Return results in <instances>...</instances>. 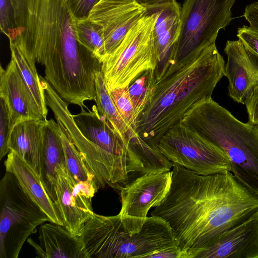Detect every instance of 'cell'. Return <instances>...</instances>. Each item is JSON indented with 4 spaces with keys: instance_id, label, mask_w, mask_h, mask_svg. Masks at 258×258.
Segmentation results:
<instances>
[{
    "instance_id": "484cf974",
    "label": "cell",
    "mask_w": 258,
    "mask_h": 258,
    "mask_svg": "<svg viewBox=\"0 0 258 258\" xmlns=\"http://www.w3.org/2000/svg\"><path fill=\"white\" fill-rule=\"evenodd\" d=\"M109 93L121 116L132 133V139L131 142L137 139V135L134 130L135 124L134 109L129 95L128 86L115 88L109 91Z\"/></svg>"
},
{
    "instance_id": "7a4b0ae2",
    "label": "cell",
    "mask_w": 258,
    "mask_h": 258,
    "mask_svg": "<svg viewBox=\"0 0 258 258\" xmlns=\"http://www.w3.org/2000/svg\"><path fill=\"white\" fill-rule=\"evenodd\" d=\"M225 76V63L215 43L155 70L150 97L135 121L137 138L157 149L162 136L197 102L212 97Z\"/></svg>"
},
{
    "instance_id": "d4e9b609",
    "label": "cell",
    "mask_w": 258,
    "mask_h": 258,
    "mask_svg": "<svg viewBox=\"0 0 258 258\" xmlns=\"http://www.w3.org/2000/svg\"><path fill=\"white\" fill-rule=\"evenodd\" d=\"M155 78V70H149L143 73L128 86L129 95L134 106L135 121L150 97Z\"/></svg>"
},
{
    "instance_id": "cb8c5ba5",
    "label": "cell",
    "mask_w": 258,
    "mask_h": 258,
    "mask_svg": "<svg viewBox=\"0 0 258 258\" xmlns=\"http://www.w3.org/2000/svg\"><path fill=\"white\" fill-rule=\"evenodd\" d=\"M76 30L78 40L102 61L106 53L101 27L89 18L76 20Z\"/></svg>"
},
{
    "instance_id": "6da1fadb",
    "label": "cell",
    "mask_w": 258,
    "mask_h": 258,
    "mask_svg": "<svg viewBox=\"0 0 258 258\" xmlns=\"http://www.w3.org/2000/svg\"><path fill=\"white\" fill-rule=\"evenodd\" d=\"M172 168L170 189L150 215L169 224L184 258L258 214V197L231 172L203 175Z\"/></svg>"
},
{
    "instance_id": "e0dca14e",
    "label": "cell",
    "mask_w": 258,
    "mask_h": 258,
    "mask_svg": "<svg viewBox=\"0 0 258 258\" xmlns=\"http://www.w3.org/2000/svg\"><path fill=\"white\" fill-rule=\"evenodd\" d=\"M40 245L32 239L37 257L47 258H85L80 237L74 235L64 226L49 222L38 229Z\"/></svg>"
},
{
    "instance_id": "9c48e42d",
    "label": "cell",
    "mask_w": 258,
    "mask_h": 258,
    "mask_svg": "<svg viewBox=\"0 0 258 258\" xmlns=\"http://www.w3.org/2000/svg\"><path fill=\"white\" fill-rule=\"evenodd\" d=\"M172 164L203 175L231 172L226 154L181 121L169 128L157 145Z\"/></svg>"
},
{
    "instance_id": "ba28073f",
    "label": "cell",
    "mask_w": 258,
    "mask_h": 258,
    "mask_svg": "<svg viewBox=\"0 0 258 258\" xmlns=\"http://www.w3.org/2000/svg\"><path fill=\"white\" fill-rule=\"evenodd\" d=\"M235 0H185L181 7V29L166 61H178L215 43L218 32L234 18Z\"/></svg>"
},
{
    "instance_id": "603a6c76",
    "label": "cell",
    "mask_w": 258,
    "mask_h": 258,
    "mask_svg": "<svg viewBox=\"0 0 258 258\" xmlns=\"http://www.w3.org/2000/svg\"><path fill=\"white\" fill-rule=\"evenodd\" d=\"M58 124L60 128L68 174L76 184L89 182L100 189L94 174L83 157L71 141L62 125L59 123Z\"/></svg>"
},
{
    "instance_id": "7c38bea8",
    "label": "cell",
    "mask_w": 258,
    "mask_h": 258,
    "mask_svg": "<svg viewBox=\"0 0 258 258\" xmlns=\"http://www.w3.org/2000/svg\"><path fill=\"white\" fill-rule=\"evenodd\" d=\"M172 183V171L147 172L128 182L120 190L119 214L147 218L149 211L166 197Z\"/></svg>"
},
{
    "instance_id": "836d02e7",
    "label": "cell",
    "mask_w": 258,
    "mask_h": 258,
    "mask_svg": "<svg viewBox=\"0 0 258 258\" xmlns=\"http://www.w3.org/2000/svg\"><path fill=\"white\" fill-rule=\"evenodd\" d=\"M175 1L176 0H137V2L145 8L147 10Z\"/></svg>"
},
{
    "instance_id": "4316f807",
    "label": "cell",
    "mask_w": 258,
    "mask_h": 258,
    "mask_svg": "<svg viewBox=\"0 0 258 258\" xmlns=\"http://www.w3.org/2000/svg\"><path fill=\"white\" fill-rule=\"evenodd\" d=\"M10 113L7 105L0 98V160H1L10 150L8 146L10 134L12 129Z\"/></svg>"
},
{
    "instance_id": "f546056e",
    "label": "cell",
    "mask_w": 258,
    "mask_h": 258,
    "mask_svg": "<svg viewBox=\"0 0 258 258\" xmlns=\"http://www.w3.org/2000/svg\"><path fill=\"white\" fill-rule=\"evenodd\" d=\"M237 36L250 50L258 55V30L246 26L239 27Z\"/></svg>"
},
{
    "instance_id": "30bf717a",
    "label": "cell",
    "mask_w": 258,
    "mask_h": 258,
    "mask_svg": "<svg viewBox=\"0 0 258 258\" xmlns=\"http://www.w3.org/2000/svg\"><path fill=\"white\" fill-rule=\"evenodd\" d=\"M55 204L64 226L74 235L80 237L86 223L94 215L92 199L98 188L89 182L75 183L67 170L57 172Z\"/></svg>"
},
{
    "instance_id": "f1b7e54d",
    "label": "cell",
    "mask_w": 258,
    "mask_h": 258,
    "mask_svg": "<svg viewBox=\"0 0 258 258\" xmlns=\"http://www.w3.org/2000/svg\"><path fill=\"white\" fill-rule=\"evenodd\" d=\"M100 0H68L69 8L76 20L87 19L93 7Z\"/></svg>"
},
{
    "instance_id": "4dcf8cb0",
    "label": "cell",
    "mask_w": 258,
    "mask_h": 258,
    "mask_svg": "<svg viewBox=\"0 0 258 258\" xmlns=\"http://www.w3.org/2000/svg\"><path fill=\"white\" fill-rule=\"evenodd\" d=\"M248 115V122L258 128V88L245 101Z\"/></svg>"
},
{
    "instance_id": "ac0fdd59",
    "label": "cell",
    "mask_w": 258,
    "mask_h": 258,
    "mask_svg": "<svg viewBox=\"0 0 258 258\" xmlns=\"http://www.w3.org/2000/svg\"><path fill=\"white\" fill-rule=\"evenodd\" d=\"M4 164L6 171L15 176L23 190L47 215L49 222L63 225L60 213L39 176L12 151L8 154Z\"/></svg>"
},
{
    "instance_id": "9a60e30c",
    "label": "cell",
    "mask_w": 258,
    "mask_h": 258,
    "mask_svg": "<svg viewBox=\"0 0 258 258\" xmlns=\"http://www.w3.org/2000/svg\"><path fill=\"white\" fill-rule=\"evenodd\" d=\"M0 98L7 105L12 127L23 120L44 119L12 57L5 69L0 67Z\"/></svg>"
},
{
    "instance_id": "5bb4252c",
    "label": "cell",
    "mask_w": 258,
    "mask_h": 258,
    "mask_svg": "<svg viewBox=\"0 0 258 258\" xmlns=\"http://www.w3.org/2000/svg\"><path fill=\"white\" fill-rule=\"evenodd\" d=\"M190 258H258V214L221 233Z\"/></svg>"
},
{
    "instance_id": "44dd1931",
    "label": "cell",
    "mask_w": 258,
    "mask_h": 258,
    "mask_svg": "<svg viewBox=\"0 0 258 258\" xmlns=\"http://www.w3.org/2000/svg\"><path fill=\"white\" fill-rule=\"evenodd\" d=\"M11 57L28 88L30 90L44 119L48 112L45 91L35 66V61L22 51L15 43L10 41Z\"/></svg>"
},
{
    "instance_id": "d6986e66",
    "label": "cell",
    "mask_w": 258,
    "mask_h": 258,
    "mask_svg": "<svg viewBox=\"0 0 258 258\" xmlns=\"http://www.w3.org/2000/svg\"><path fill=\"white\" fill-rule=\"evenodd\" d=\"M61 170H67V168L59 126L52 119L46 120L44 128L43 152L40 179L43 187L54 203L57 172Z\"/></svg>"
},
{
    "instance_id": "ffe728a7",
    "label": "cell",
    "mask_w": 258,
    "mask_h": 258,
    "mask_svg": "<svg viewBox=\"0 0 258 258\" xmlns=\"http://www.w3.org/2000/svg\"><path fill=\"white\" fill-rule=\"evenodd\" d=\"M158 16L153 29L154 46L158 60L157 69L166 61L171 49L179 37L181 29V7L175 1L152 9Z\"/></svg>"
},
{
    "instance_id": "2e32d148",
    "label": "cell",
    "mask_w": 258,
    "mask_h": 258,
    "mask_svg": "<svg viewBox=\"0 0 258 258\" xmlns=\"http://www.w3.org/2000/svg\"><path fill=\"white\" fill-rule=\"evenodd\" d=\"M46 120L28 119L18 122L12 129L8 144L10 151L26 163L39 177Z\"/></svg>"
},
{
    "instance_id": "52a82bcc",
    "label": "cell",
    "mask_w": 258,
    "mask_h": 258,
    "mask_svg": "<svg viewBox=\"0 0 258 258\" xmlns=\"http://www.w3.org/2000/svg\"><path fill=\"white\" fill-rule=\"evenodd\" d=\"M0 258H17L28 237L47 215L6 171L0 181Z\"/></svg>"
},
{
    "instance_id": "3957f363",
    "label": "cell",
    "mask_w": 258,
    "mask_h": 258,
    "mask_svg": "<svg viewBox=\"0 0 258 258\" xmlns=\"http://www.w3.org/2000/svg\"><path fill=\"white\" fill-rule=\"evenodd\" d=\"M85 258H149L177 245L169 224L161 218L105 216L94 213L80 236Z\"/></svg>"
},
{
    "instance_id": "8fae6325",
    "label": "cell",
    "mask_w": 258,
    "mask_h": 258,
    "mask_svg": "<svg viewBox=\"0 0 258 258\" xmlns=\"http://www.w3.org/2000/svg\"><path fill=\"white\" fill-rule=\"evenodd\" d=\"M147 11L137 0H100L93 7L88 18L102 29L105 57L116 49Z\"/></svg>"
},
{
    "instance_id": "1f68e13d",
    "label": "cell",
    "mask_w": 258,
    "mask_h": 258,
    "mask_svg": "<svg viewBox=\"0 0 258 258\" xmlns=\"http://www.w3.org/2000/svg\"><path fill=\"white\" fill-rule=\"evenodd\" d=\"M183 258V253L177 245L172 246L157 251L149 256V258Z\"/></svg>"
},
{
    "instance_id": "7402d4cb",
    "label": "cell",
    "mask_w": 258,
    "mask_h": 258,
    "mask_svg": "<svg viewBox=\"0 0 258 258\" xmlns=\"http://www.w3.org/2000/svg\"><path fill=\"white\" fill-rule=\"evenodd\" d=\"M96 102L98 111L120 137L130 144L132 133L121 116L107 88L102 71L97 73L95 78Z\"/></svg>"
},
{
    "instance_id": "83f0119b",
    "label": "cell",
    "mask_w": 258,
    "mask_h": 258,
    "mask_svg": "<svg viewBox=\"0 0 258 258\" xmlns=\"http://www.w3.org/2000/svg\"><path fill=\"white\" fill-rule=\"evenodd\" d=\"M14 25L10 0H0V26L2 32L9 38Z\"/></svg>"
},
{
    "instance_id": "8992f818",
    "label": "cell",
    "mask_w": 258,
    "mask_h": 258,
    "mask_svg": "<svg viewBox=\"0 0 258 258\" xmlns=\"http://www.w3.org/2000/svg\"><path fill=\"white\" fill-rule=\"evenodd\" d=\"M157 16L155 11L147 10L116 49L102 60L101 71L108 91L128 86L145 72L157 68L153 29Z\"/></svg>"
},
{
    "instance_id": "277c9868",
    "label": "cell",
    "mask_w": 258,
    "mask_h": 258,
    "mask_svg": "<svg viewBox=\"0 0 258 258\" xmlns=\"http://www.w3.org/2000/svg\"><path fill=\"white\" fill-rule=\"evenodd\" d=\"M180 121L220 148L234 176L258 197L257 128L238 120L212 97L193 105Z\"/></svg>"
},
{
    "instance_id": "4fadbf2b",
    "label": "cell",
    "mask_w": 258,
    "mask_h": 258,
    "mask_svg": "<svg viewBox=\"0 0 258 258\" xmlns=\"http://www.w3.org/2000/svg\"><path fill=\"white\" fill-rule=\"evenodd\" d=\"M224 52L227 56L225 77L228 80V95L235 102L244 104L258 88V55L240 40H228Z\"/></svg>"
},
{
    "instance_id": "5b68a950",
    "label": "cell",
    "mask_w": 258,
    "mask_h": 258,
    "mask_svg": "<svg viewBox=\"0 0 258 258\" xmlns=\"http://www.w3.org/2000/svg\"><path fill=\"white\" fill-rule=\"evenodd\" d=\"M82 133L73 144L94 174L100 188L108 185L120 190L134 173H145L139 156L107 121L96 105L91 110L81 108L73 115Z\"/></svg>"
},
{
    "instance_id": "d6a6232c",
    "label": "cell",
    "mask_w": 258,
    "mask_h": 258,
    "mask_svg": "<svg viewBox=\"0 0 258 258\" xmlns=\"http://www.w3.org/2000/svg\"><path fill=\"white\" fill-rule=\"evenodd\" d=\"M243 17L249 23L250 27L258 30V2L246 6Z\"/></svg>"
}]
</instances>
